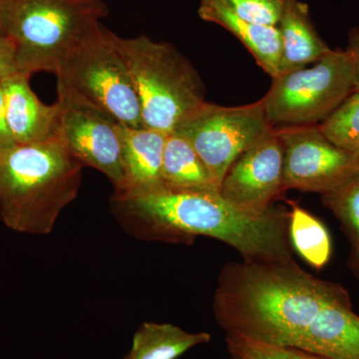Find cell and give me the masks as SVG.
I'll return each instance as SVG.
<instances>
[{
	"label": "cell",
	"mask_w": 359,
	"mask_h": 359,
	"mask_svg": "<svg viewBox=\"0 0 359 359\" xmlns=\"http://www.w3.org/2000/svg\"><path fill=\"white\" fill-rule=\"evenodd\" d=\"M351 301L344 287L306 273L294 259L226 264L212 311L226 335L276 346H297L321 309Z\"/></svg>",
	"instance_id": "6da1fadb"
},
{
	"label": "cell",
	"mask_w": 359,
	"mask_h": 359,
	"mask_svg": "<svg viewBox=\"0 0 359 359\" xmlns=\"http://www.w3.org/2000/svg\"><path fill=\"white\" fill-rule=\"evenodd\" d=\"M116 217L134 237L167 243H192L203 236L221 241L245 261H287L292 257L290 212L242 209L219 193L160 192L114 196Z\"/></svg>",
	"instance_id": "7a4b0ae2"
},
{
	"label": "cell",
	"mask_w": 359,
	"mask_h": 359,
	"mask_svg": "<svg viewBox=\"0 0 359 359\" xmlns=\"http://www.w3.org/2000/svg\"><path fill=\"white\" fill-rule=\"evenodd\" d=\"M83 165L59 136L0 151V219L21 233H50L76 199Z\"/></svg>",
	"instance_id": "3957f363"
},
{
	"label": "cell",
	"mask_w": 359,
	"mask_h": 359,
	"mask_svg": "<svg viewBox=\"0 0 359 359\" xmlns=\"http://www.w3.org/2000/svg\"><path fill=\"white\" fill-rule=\"evenodd\" d=\"M107 13L103 0H1L2 34L15 45L18 72L55 74Z\"/></svg>",
	"instance_id": "277c9868"
},
{
	"label": "cell",
	"mask_w": 359,
	"mask_h": 359,
	"mask_svg": "<svg viewBox=\"0 0 359 359\" xmlns=\"http://www.w3.org/2000/svg\"><path fill=\"white\" fill-rule=\"evenodd\" d=\"M140 102L144 127L173 133L180 122L205 102L197 71L174 46L146 35L115 36Z\"/></svg>",
	"instance_id": "5b68a950"
},
{
	"label": "cell",
	"mask_w": 359,
	"mask_h": 359,
	"mask_svg": "<svg viewBox=\"0 0 359 359\" xmlns=\"http://www.w3.org/2000/svg\"><path fill=\"white\" fill-rule=\"evenodd\" d=\"M115 36L99 22L59 66L57 92L79 98L123 125L142 128L140 102Z\"/></svg>",
	"instance_id": "8992f818"
},
{
	"label": "cell",
	"mask_w": 359,
	"mask_h": 359,
	"mask_svg": "<svg viewBox=\"0 0 359 359\" xmlns=\"http://www.w3.org/2000/svg\"><path fill=\"white\" fill-rule=\"evenodd\" d=\"M355 90L347 51L332 50L309 68L273 78L262 98L269 124L304 126L323 122Z\"/></svg>",
	"instance_id": "52a82bcc"
},
{
	"label": "cell",
	"mask_w": 359,
	"mask_h": 359,
	"mask_svg": "<svg viewBox=\"0 0 359 359\" xmlns=\"http://www.w3.org/2000/svg\"><path fill=\"white\" fill-rule=\"evenodd\" d=\"M273 129L262 99L236 107L205 101L179 123L173 133L191 144L221 188L238 156Z\"/></svg>",
	"instance_id": "ba28073f"
},
{
	"label": "cell",
	"mask_w": 359,
	"mask_h": 359,
	"mask_svg": "<svg viewBox=\"0 0 359 359\" xmlns=\"http://www.w3.org/2000/svg\"><path fill=\"white\" fill-rule=\"evenodd\" d=\"M283 144V188L306 193L332 192L359 174V155L342 150L318 126L276 129Z\"/></svg>",
	"instance_id": "9c48e42d"
},
{
	"label": "cell",
	"mask_w": 359,
	"mask_h": 359,
	"mask_svg": "<svg viewBox=\"0 0 359 359\" xmlns=\"http://www.w3.org/2000/svg\"><path fill=\"white\" fill-rule=\"evenodd\" d=\"M57 100L61 104L59 138L66 149L82 165L105 175L114 187L115 194L122 193L125 175L119 122L65 92H58Z\"/></svg>",
	"instance_id": "30bf717a"
},
{
	"label": "cell",
	"mask_w": 359,
	"mask_h": 359,
	"mask_svg": "<svg viewBox=\"0 0 359 359\" xmlns=\"http://www.w3.org/2000/svg\"><path fill=\"white\" fill-rule=\"evenodd\" d=\"M283 144L273 128L244 151L222 182V197L254 212L268 211L285 193Z\"/></svg>",
	"instance_id": "8fae6325"
},
{
	"label": "cell",
	"mask_w": 359,
	"mask_h": 359,
	"mask_svg": "<svg viewBox=\"0 0 359 359\" xmlns=\"http://www.w3.org/2000/svg\"><path fill=\"white\" fill-rule=\"evenodd\" d=\"M30 75L16 73L2 82L8 128L15 144H32L59 136L61 104L46 105L33 92Z\"/></svg>",
	"instance_id": "7c38bea8"
},
{
	"label": "cell",
	"mask_w": 359,
	"mask_h": 359,
	"mask_svg": "<svg viewBox=\"0 0 359 359\" xmlns=\"http://www.w3.org/2000/svg\"><path fill=\"white\" fill-rule=\"evenodd\" d=\"M125 188L115 196H138L165 192L162 163L167 133L146 127L118 126Z\"/></svg>",
	"instance_id": "4fadbf2b"
},
{
	"label": "cell",
	"mask_w": 359,
	"mask_h": 359,
	"mask_svg": "<svg viewBox=\"0 0 359 359\" xmlns=\"http://www.w3.org/2000/svg\"><path fill=\"white\" fill-rule=\"evenodd\" d=\"M295 347L325 359H359V316L351 301L321 309Z\"/></svg>",
	"instance_id": "5bb4252c"
},
{
	"label": "cell",
	"mask_w": 359,
	"mask_h": 359,
	"mask_svg": "<svg viewBox=\"0 0 359 359\" xmlns=\"http://www.w3.org/2000/svg\"><path fill=\"white\" fill-rule=\"evenodd\" d=\"M198 13L203 20L222 26L235 35L271 79L278 76L282 55V41L278 27L241 20L219 0H201Z\"/></svg>",
	"instance_id": "9a60e30c"
},
{
	"label": "cell",
	"mask_w": 359,
	"mask_h": 359,
	"mask_svg": "<svg viewBox=\"0 0 359 359\" xmlns=\"http://www.w3.org/2000/svg\"><path fill=\"white\" fill-rule=\"evenodd\" d=\"M278 28L282 41L278 75L318 62L332 51L316 32L308 4L299 0H287Z\"/></svg>",
	"instance_id": "2e32d148"
},
{
	"label": "cell",
	"mask_w": 359,
	"mask_h": 359,
	"mask_svg": "<svg viewBox=\"0 0 359 359\" xmlns=\"http://www.w3.org/2000/svg\"><path fill=\"white\" fill-rule=\"evenodd\" d=\"M165 191L175 193H219L216 183L195 149L184 137L168 135L162 163Z\"/></svg>",
	"instance_id": "e0dca14e"
},
{
	"label": "cell",
	"mask_w": 359,
	"mask_h": 359,
	"mask_svg": "<svg viewBox=\"0 0 359 359\" xmlns=\"http://www.w3.org/2000/svg\"><path fill=\"white\" fill-rule=\"evenodd\" d=\"M208 332H186L171 323H144L123 359H177L193 347L209 344Z\"/></svg>",
	"instance_id": "ac0fdd59"
},
{
	"label": "cell",
	"mask_w": 359,
	"mask_h": 359,
	"mask_svg": "<svg viewBox=\"0 0 359 359\" xmlns=\"http://www.w3.org/2000/svg\"><path fill=\"white\" fill-rule=\"evenodd\" d=\"M290 244L316 269L327 266L332 256V240L325 224L294 202H290Z\"/></svg>",
	"instance_id": "d6986e66"
},
{
	"label": "cell",
	"mask_w": 359,
	"mask_h": 359,
	"mask_svg": "<svg viewBox=\"0 0 359 359\" xmlns=\"http://www.w3.org/2000/svg\"><path fill=\"white\" fill-rule=\"evenodd\" d=\"M323 203L339 219L348 238L349 266L359 278V174L337 190L323 195Z\"/></svg>",
	"instance_id": "ffe728a7"
},
{
	"label": "cell",
	"mask_w": 359,
	"mask_h": 359,
	"mask_svg": "<svg viewBox=\"0 0 359 359\" xmlns=\"http://www.w3.org/2000/svg\"><path fill=\"white\" fill-rule=\"evenodd\" d=\"M337 147L359 155V90H355L318 126Z\"/></svg>",
	"instance_id": "44dd1931"
},
{
	"label": "cell",
	"mask_w": 359,
	"mask_h": 359,
	"mask_svg": "<svg viewBox=\"0 0 359 359\" xmlns=\"http://www.w3.org/2000/svg\"><path fill=\"white\" fill-rule=\"evenodd\" d=\"M231 359H325L297 347L276 346L243 337L226 335Z\"/></svg>",
	"instance_id": "7402d4cb"
},
{
	"label": "cell",
	"mask_w": 359,
	"mask_h": 359,
	"mask_svg": "<svg viewBox=\"0 0 359 359\" xmlns=\"http://www.w3.org/2000/svg\"><path fill=\"white\" fill-rule=\"evenodd\" d=\"M224 6L248 22L276 26L282 18L287 0H219Z\"/></svg>",
	"instance_id": "603a6c76"
},
{
	"label": "cell",
	"mask_w": 359,
	"mask_h": 359,
	"mask_svg": "<svg viewBox=\"0 0 359 359\" xmlns=\"http://www.w3.org/2000/svg\"><path fill=\"white\" fill-rule=\"evenodd\" d=\"M18 73L15 45L6 35L0 34V83Z\"/></svg>",
	"instance_id": "cb8c5ba5"
},
{
	"label": "cell",
	"mask_w": 359,
	"mask_h": 359,
	"mask_svg": "<svg viewBox=\"0 0 359 359\" xmlns=\"http://www.w3.org/2000/svg\"><path fill=\"white\" fill-rule=\"evenodd\" d=\"M1 83H0V151L15 145V142L13 140V135H11L8 124H7L6 96H4V87Z\"/></svg>",
	"instance_id": "d4e9b609"
},
{
	"label": "cell",
	"mask_w": 359,
	"mask_h": 359,
	"mask_svg": "<svg viewBox=\"0 0 359 359\" xmlns=\"http://www.w3.org/2000/svg\"><path fill=\"white\" fill-rule=\"evenodd\" d=\"M346 51L353 62L355 90H359V27L353 28L349 32L348 47Z\"/></svg>",
	"instance_id": "484cf974"
},
{
	"label": "cell",
	"mask_w": 359,
	"mask_h": 359,
	"mask_svg": "<svg viewBox=\"0 0 359 359\" xmlns=\"http://www.w3.org/2000/svg\"><path fill=\"white\" fill-rule=\"evenodd\" d=\"M0 34H2V25H1V0H0ZM4 35V34H2Z\"/></svg>",
	"instance_id": "4316f807"
}]
</instances>
